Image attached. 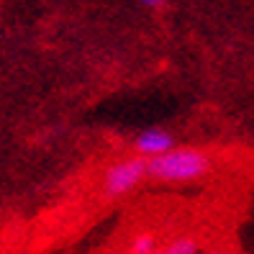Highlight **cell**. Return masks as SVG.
Wrapping results in <instances>:
<instances>
[{
	"instance_id": "obj_3",
	"label": "cell",
	"mask_w": 254,
	"mask_h": 254,
	"mask_svg": "<svg viewBox=\"0 0 254 254\" xmlns=\"http://www.w3.org/2000/svg\"><path fill=\"white\" fill-rule=\"evenodd\" d=\"M133 146H136V152L141 157H157L162 152H167V149L175 146V139H172V133L170 131H162V128H146L141 131L136 141H133Z\"/></svg>"
},
{
	"instance_id": "obj_5",
	"label": "cell",
	"mask_w": 254,
	"mask_h": 254,
	"mask_svg": "<svg viewBox=\"0 0 254 254\" xmlns=\"http://www.w3.org/2000/svg\"><path fill=\"white\" fill-rule=\"evenodd\" d=\"M172 254H195V242H190V239H180V242H175L170 247Z\"/></svg>"
},
{
	"instance_id": "obj_6",
	"label": "cell",
	"mask_w": 254,
	"mask_h": 254,
	"mask_svg": "<svg viewBox=\"0 0 254 254\" xmlns=\"http://www.w3.org/2000/svg\"><path fill=\"white\" fill-rule=\"evenodd\" d=\"M141 3H144V5H152V8H154V5H159V3H162V0H141Z\"/></svg>"
},
{
	"instance_id": "obj_4",
	"label": "cell",
	"mask_w": 254,
	"mask_h": 254,
	"mask_svg": "<svg viewBox=\"0 0 254 254\" xmlns=\"http://www.w3.org/2000/svg\"><path fill=\"white\" fill-rule=\"evenodd\" d=\"M152 252H154V239L149 234L139 236L136 242H133V254H152Z\"/></svg>"
},
{
	"instance_id": "obj_1",
	"label": "cell",
	"mask_w": 254,
	"mask_h": 254,
	"mask_svg": "<svg viewBox=\"0 0 254 254\" xmlns=\"http://www.w3.org/2000/svg\"><path fill=\"white\" fill-rule=\"evenodd\" d=\"M208 170H211V159L200 149H192V146H172L167 152L146 159V172L157 177V180H167V183L198 180Z\"/></svg>"
},
{
	"instance_id": "obj_7",
	"label": "cell",
	"mask_w": 254,
	"mask_h": 254,
	"mask_svg": "<svg viewBox=\"0 0 254 254\" xmlns=\"http://www.w3.org/2000/svg\"><path fill=\"white\" fill-rule=\"evenodd\" d=\"M152 254H172V252H170V249H167V252H152Z\"/></svg>"
},
{
	"instance_id": "obj_2",
	"label": "cell",
	"mask_w": 254,
	"mask_h": 254,
	"mask_svg": "<svg viewBox=\"0 0 254 254\" xmlns=\"http://www.w3.org/2000/svg\"><path fill=\"white\" fill-rule=\"evenodd\" d=\"M146 157H128L108 167L106 172V192L108 195H124V192L133 190L144 177H146Z\"/></svg>"
}]
</instances>
